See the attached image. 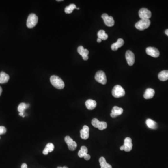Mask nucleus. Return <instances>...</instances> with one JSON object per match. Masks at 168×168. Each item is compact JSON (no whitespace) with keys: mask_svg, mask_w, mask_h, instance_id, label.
<instances>
[{"mask_svg":"<svg viewBox=\"0 0 168 168\" xmlns=\"http://www.w3.org/2000/svg\"><path fill=\"white\" fill-rule=\"evenodd\" d=\"M92 124L95 128H98L100 130H103L107 128V123L105 122H100L96 118H94L92 121Z\"/></svg>","mask_w":168,"mask_h":168,"instance_id":"423d86ee","label":"nucleus"},{"mask_svg":"<svg viewBox=\"0 0 168 168\" xmlns=\"http://www.w3.org/2000/svg\"><path fill=\"white\" fill-rule=\"evenodd\" d=\"M50 81L54 87L58 89H63L65 87V83L60 77L57 76L53 75L50 78Z\"/></svg>","mask_w":168,"mask_h":168,"instance_id":"f257e3e1","label":"nucleus"},{"mask_svg":"<svg viewBox=\"0 0 168 168\" xmlns=\"http://www.w3.org/2000/svg\"><path fill=\"white\" fill-rule=\"evenodd\" d=\"M155 92L154 89L152 88H148L145 91L143 97L145 99H150L153 97L155 95Z\"/></svg>","mask_w":168,"mask_h":168,"instance_id":"a211bd4d","label":"nucleus"},{"mask_svg":"<svg viewBox=\"0 0 168 168\" xmlns=\"http://www.w3.org/2000/svg\"><path fill=\"white\" fill-rule=\"evenodd\" d=\"M10 79L9 75L4 72H1L0 73V84H4L7 83Z\"/></svg>","mask_w":168,"mask_h":168,"instance_id":"aec40b11","label":"nucleus"},{"mask_svg":"<svg viewBox=\"0 0 168 168\" xmlns=\"http://www.w3.org/2000/svg\"><path fill=\"white\" fill-rule=\"evenodd\" d=\"M57 168H68V167H66V166H64V167H60V166H59V167H57Z\"/></svg>","mask_w":168,"mask_h":168,"instance_id":"f704fd0d","label":"nucleus"},{"mask_svg":"<svg viewBox=\"0 0 168 168\" xmlns=\"http://www.w3.org/2000/svg\"><path fill=\"white\" fill-rule=\"evenodd\" d=\"M84 158L85 160L88 161V160H89L90 159L91 156L89 154H87V155L84 156Z\"/></svg>","mask_w":168,"mask_h":168,"instance_id":"c85d7f7f","label":"nucleus"},{"mask_svg":"<svg viewBox=\"0 0 168 168\" xmlns=\"http://www.w3.org/2000/svg\"><path fill=\"white\" fill-rule=\"evenodd\" d=\"M139 16L141 19H149L151 17V11L146 8H141L139 11Z\"/></svg>","mask_w":168,"mask_h":168,"instance_id":"0eeeda50","label":"nucleus"},{"mask_svg":"<svg viewBox=\"0 0 168 168\" xmlns=\"http://www.w3.org/2000/svg\"><path fill=\"white\" fill-rule=\"evenodd\" d=\"M99 162L101 168H112V166L107 163L104 157H100L99 159Z\"/></svg>","mask_w":168,"mask_h":168,"instance_id":"5701e85b","label":"nucleus"},{"mask_svg":"<svg viewBox=\"0 0 168 168\" xmlns=\"http://www.w3.org/2000/svg\"><path fill=\"white\" fill-rule=\"evenodd\" d=\"M98 37L101 40H106L108 38V35L106 34L105 31L104 30H100L98 32Z\"/></svg>","mask_w":168,"mask_h":168,"instance_id":"b1692460","label":"nucleus"},{"mask_svg":"<svg viewBox=\"0 0 168 168\" xmlns=\"http://www.w3.org/2000/svg\"><path fill=\"white\" fill-rule=\"evenodd\" d=\"M29 107V104H26L25 103H21L18 107V111L19 113H24L26 109Z\"/></svg>","mask_w":168,"mask_h":168,"instance_id":"bb28decb","label":"nucleus"},{"mask_svg":"<svg viewBox=\"0 0 168 168\" xmlns=\"http://www.w3.org/2000/svg\"><path fill=\"white\" fill-rule=\"evenodd\" d=\"M38 16L34 13L31 14L29 16H28V18L27 20V23H26V25L28 28L31 29L34 27L37 23H38Z\"/></svg>","mask_w":168,"mask_h":168,"instance_id":"f03ea898","label":"nucleus"},{"mask_svg":"<svg viewBox=\"0 0 168 168\" xmlns=\"http://www.w3.org/2000/svg\"><path fill=\"white\" fill-rule=\"evenodd\" d=\"M65 141L67 144L68 147L71 151H73L76 150L77 147V143L74 141L71 137L69 136H66L65 138Z\"/></svg>","mask_w":168,"mask_h":168,"instance_id":"6e6552de","label":"nucleus"},{"mask_svg":"<svg viewBox=\"0 0 168 168\" xmlns=\"http://www.w3.org/2000/svg\"><path fill=\"white\" fill-rule=\"evenodd\" d=\"M78 52L83 57L84 60H87L88 59V54L89 51L87 49H84L82 46H79L78 48Z\"/></svg>","mask_w":168,"mask_h":168,"instance_id":"4468645a","label":"nucleus"},{"mask_svg":"<svg viewBox=\"0 0 168 168\" xmlns=\"http://www.w3.org/2000/svg\"><path fill=\"white\" fill-rule=\"evenodd\" d=\"M95 79L98 82L102 85H105L107 82L106 74L102 71H99L97 72L95 75Z\"/></svg>","mask_w":168,"mask_h":168,"instance_id":"39448f33","label":"nucleus"},{"mask_svg":"<svg viewBox=\"0 0 168 168\" xmlns=\"http://www.w3.org/2000/svg\"><path fill=\"white\" fill-rule=\"evenodd\" d=\"M158 78L162 81L168 80V70H164L160 72L159 73Z\"/></svg>","mask_w":168,"mask_h":168,"instance_id":"412c9836","label":"nucleus"},{"mask_svg":"<svg viewBox=\"0 0 168 168\" xmlns=\"http://www.w3.org/2000/svg\"><path fill=\"white\" fill-rule=\"evenodd\" d=\"M146 123L148 127L152 129H155L157 128V123L152 120L150 119H148L146 121Z\"/></svg>","mask_w":168,"mask_h":168,"instance_id":"4be33fe9","label":"nucleus"},{"mask_svg":"<svg viewBox=\"0 0 168 168\" xmlns=\"http://www.w3.org/2000/svg\"><path fill=\"white\" fill-rule=\"evenodd\" d=\"M146 51L148 55H150L152 57H158L160 55L159 51L155 47H149L147 48Z\"/></svg>","mask_w":168,"mask_h":168,"instance_id":"9b49d317","label":"nucleus"},{"mask_svg":"<svg viewBox=\"0 0 168 168\" xmlns=\"http://www.w3.org/2000/svg\"><path fill=\"white\" fill-rule=\"evenodd\" d=\"M123 109L122 108L117 107V106H115L112 109L110 115L113 118H115L118 116L122 115V113H123Z\"/></svg>","mask_w":168,"mask_h":168,"instance_id":"ddd939ff","label":"nucleus"},{"mask_svg":"<svg viewBox=\"0 0 168 168\" xmlns=\"http://www.w3.org/2000/svg\"><path fill=\"white\" fill-rule=\"evenodd\" d=\"M88 153V149L85 146H82L81 150L78 152V156L79 157H84Z\"/></svg>","mask_w":168,"mask_h":168,"instance_id":"393cba45","label":"nucleus"},{"mask_svg":"<svg viewBox=\"0 0 168 168\" xmlns=\"http://www.w3.org/2000/svg\"><path fill=\"white\" fill-rule=\"evenodd\" d=\"M85 106L87 109L90 110H92L95 109L96 107L97 103L95 100L89 99L87 100L85 103Z\"/></svg>","mask_w":168,"mask_h":168,"instance_id":"f3484780","label":"nucleus"},{"mask_svg":"<svg viewBox=\"0 0 168 168\" xmlns=\"http://www.w3.org/2000/svg\"><path fill=\"white\" fill-rule=\"evenodd\" d=\"M112 94L114 97H122L124 96L125 92L124 89L121 85H116L112 90Z\"/></svg>","mask_w":168,"mask_h":168,"instance_id":"20e7f679","label":"nucleus"},{"mask_svg":"<svg viewBox=\"0 0 168 168\" xmlns=\"http://www.w3.org/2000/svg\"><path fill=\"white\" fill-rule=\"evenodd\" d=\"M81 137L82 139L87 140L89 137V128L87 126L85 125L83 126V128L80 132Z\"/></svg>","mask_w":168,"mask_h":168,"instance_id":"2eb2a0df","label":"nucleus"},{"mask_svg":"<svg viewBox=\"0 0 168 168\" xmlns=\"http://www.w3.org/2000/svg\"><path fill=\"white\" fill-rule=\"evenodd\" d=\"M101 17L103 19L104 23L106 24V25L109 27H112L115 25V21L113 19V17L111 16H109L107 14H103Z\"/></svg>","mask_w":168,"mask_h":168,"instance_id":"9d476101","label":"nucleus"},{"mask_svg":"<svg viewBox=\"0 0 168 168\" xmlns=\"http://www.w3.org/2000/svg\"><path fill=\"white\" fill-rule=\"evenodd\" d=\"M123 150L126 152H129L132 150L133 144L132 143V139L130 138H126L124 140V143L123 145Z\"/></svg>","mask_w":168,"mask_h":168,"instance_id":"f8f14e48","label":"nucleus"},{"mask_svg":"<svg viewBox=\"0 0 168 168\" xmlns=\"http://www.w3.org/2000/svg\"><path fill=\"white\" fill-rule=\"evenodd\" d=\"M54 149V145H53V144L52 143H49L46 145L45 148L43 150V154L45 155H48L49 152H53Z\"/></svg>","mask_w":168,"mask_h":168,"instance_id":"6ab92c4d","label":"nucleus"},{"mask_svg":"<svg viewBox=\"0 0 168 168\" xmlns=\"http://www.w3.org/2000/svg\"><path fill=\"white\" fill-rule=\"evenodd\" d=\"M101 41L102 40H101V39H100L99 38H98L97 40L98 43H101Z\"/></svg>","mask_w":168,"mask_h":168,"instance_id":"7c9ffc66","label":"nucleus"},{"mask_svg":"<svg viewBox=\"0 0 168 168\" xmlns=\"http://www.w3.org/2000/svg\"><path fill=\"white\" fill-rule=\"evenodd\" d=\"M2 92H3V89H2V88L0 86V96L1 95Z\"/></svg>","mask_w":168,"mask_h":168,"instance_id":"2f4dec72","label":"nucleus"},{"mask_svg":"<svg viewBox=\"0 0 168 168\" xmlns=\"http://www.w3.org/2000/svg\"><path fill=\"white\" fill-rule=\"evenodd\" d=\"M120 150H123L124 149H123V146H121V147H120Z\"/></svg>","mask_w":168,"mask_h":168,"instance_id":"72a5a7b5","label":"nucleus"},{"mask_svg":"<svg viewBox=\"0 0 168 168\" xmlns=\"http://www.w3.org/2000/svg\"><path fill=\"white\" fill-rule=\"evenodd\" d=\"M0 138H1V137H0Z\"/></svg>","mask_w":168,"mask_h":168,"instance_id":"c9c22d12","label":"nucleus"},{"mask_svg":"<svg viewBox=\"0 0 168 168\" xmlns=\"http://www.w3.org/2000/svg\"><path fill=\"white\" fill-rule=\"evenodd\" d=\"M165 33L168 36V29L166 30L165 31Z\"/></svg>","mask_w":168,"mask_h":168,"instance_id":"473e14b6","label":"nucleus"},{"mask_svg":"<svg viewBox=\"0 0 168 168\" xmlns=\"http://www.w3.org/2000/svg\"><path fill=\"white\" fill-rule=\"evenodd\" d=\"M21 168H28L27 164H26L25 163L22 164V166H21Z\"/></svg>","mask_w":168,"mask_h":168,"instance_id":"c756f323","label":"nucleus"},{"mask_svg":"<svg viewBox=\"0 0 168 168\" xmlns=\"http://www.w3.org/2000/svg\"><path fill=\"white\" fill-rule=\"evenodd\" d=\"M6 128L3 126H0V135L6 133Z\"/></svg>","mask_w":168,"mask_h":168,"instance_id":"cd10ccee","label":"nucleus"},{"mask_svg":"<svg viewBox=\"0 0 168 168\" xmlns=\"http://www.w3.org/2000/svg\"><path fill=\"white\" fill-rule=\"evenodd\" d=\"M150 21L149 19H141L135 23V27L140 31H143L150 27Z\"/></svg>","mask_w":168,"mask_h":168,"instance_id":"7ed1b4c3","label":"nucleus"},{"mask_svg":"<svg viewBox=\"0 0 168 168\" xmlns=\"http://www.w3.org/2000/svg\"><path fill=\"white\" fill-rule=\"evenodd\" d=\"M76 6L74 4H71L68 6L66 7L65 12L66 14H71L73 12V10L76 9Z\"/></svg>","mask_w":168,"mask_h":168,"instance_id":"a878e982","label":"nucleus"},{"mask_svg":"<svg viewBox=\"0 0 168 168\" xmlns=\"http://www.w3.org/2000/svg\"><path fill=\"white\" fill-rule=\"evenodd\" d=\"M124 42L122 38H119L116 43H114L111 45V49L113 51H117L119 48H121L124 45Z\"/></svg>","mask_w":168,"mask_h":168,"instance_id":"dca6fc26","label":"nucleus"},{"mask_svg":"<svg viewBox=\"0 0 168 168\" xmlns=\"http://www.w3.org/2000/svg\"><path fill=\"white\" fill-rule=\"evenodd\" d=\"M125 56L128 65L130 66H133L135 61V57L134 53L131 51L128 50L126 53Z\"/></svg>","mask_w":168,"mask_h":168,"instance_id":"1a4fd4ad","label":"nucleus"}]
</instances>
